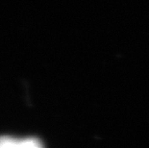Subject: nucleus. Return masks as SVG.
I'll return each mask as SVG.
<instances>
[{"mask_svg": "<svg viewBox=\"0 0 149 148\" xmlns=\"http://www.w3.org/2000/svg\"><path fill=\"white\" fill-rule=\"evenodd\" d=\"M0 148H43V144L39 138L14 137H0Z\"/></svg>", "mask_w": 149, "mask_h": 148, "instance_id": "nucleus-1", "label": "nucleus"}]
</instances>
